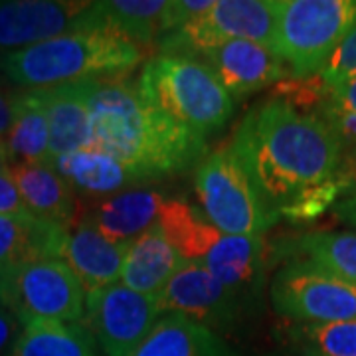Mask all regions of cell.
Masks as SVG:
<instances>
[{
	"mask_svg": "<svg viewBox=\"0 0 356 356\" xmlns=\"http://www.w3.org/2000/svg\"><path fill=\"white\" fill-rule=\"evenodd\" d=\"M343 143L315 113L269 97L242 119L232 151L266 208L280 218L307 192L339 177Z\"/></svg>",
	"mask_w": 356,
	"mask_h": 356,
	"instance_id": "1",
	"label": "cell"
},
{
	"mask_svg": "<svg viewBox=\"0 0 356 356\" xmlns=\"http://www.w3.org/2000/svg\"><path fill=\"white\" fill-rule=\"evenodd\" d=\"M89 115V149L111 156L135 182L177 177L206 156V137L153 107L123 77L93 81Z\"/></svg>",
	"mask_w": 356,
	"mask_h": 356,
	"instance_id": "2",
	"label": "cell"
},
{
	"mask_svg": "<svg viewBox=\"0 0 356 356\" xmlns=\"http://www.w3.org/2000/svg\"><path fill=\"white\" fill-rule=\"evenodd\" d=\"M147 50L102 30H79L0 56L2 74L26 89H50L123 76L145 60Z\"/></svg>",
	"mask_w": 356,
	"mask_h": 356,
	"instance_id": "3",
	"label": "cell"
},
{
	"mask_svg": "<svg viewBox=\"0 0 356 356\" xmlns=\"http://www.w3.org/2000/svg\"><path fill=\"white\" fill-rule=\"evenodd\" d=\"M137 86L153 107L202 137L220 131L234 115V97L208 65L192 58L154 56Z\"/></svg>",
	"mask_w": 356,
	"mask_h": 356,
	"instance_id": "4",
	"label": "cell"
},
{
	"mask_svg": "<svg viewBox=\"0 0 356 356\" xmlns=\"http://www.w3.org/2000/svg\"><path fill=\"white\" fill-rule=\"evenodd\" d=\"M355 26L356 0H277L271 50L291 77H315Z\"/></svg>",
	"mask_w": 356,
	"mask_h": 356,
	"instance_id": "5",
	"label": "cell"
},
{
	"mask_svg": "<svg viewBox=\"0 0 356 356\" xmlns=\"http://www.w3.org/2000/svg\"><path fill=\"white\" fill-rule=\"evenodd\" d=\"M194 191L204 216L224 236L261 238L277 222L255 192L232 145L204 156L194 172Z\"/></svg>",
	"mask_w": 356,
	"mask_h": 356,
	"instance_id": "6",
	"label": "cell"
},
{
	"mask_svg": "<svg viewBox=\"0 0 356 356\" xmlns=\"http://www.w3.org/2000/svg\"><path fill=\"white\" fill-rule=\"evenodd\" d=\"M0 301L22 323H81L86 289L62 259H38L0 277Z\"/></svg>",
	"mask_w": 356,
	"mask_h": 356,
	"instance_id": "7",
	"label": "cell"
},
{
	"mask_svg": "<svg viewBox=\"0 0 356 356\" xmlns=\"http://www.w3.org/2000/svg\"><path fill=\"white\" fill-rule=\"evenodd\" d=\"M277 0H214L200 16L159 40L161 54L192 58L232 40L269 46L275 34Z\"/></svg>",
	"mask_w": 356,
	"mask_h": 356,
	"instance_id": "8",
	"label": "cell"
},
{
	"mask_svg": "<svg viewBox=\"0 0 356 356\" xmlns=\"http://www.w3.org/2000/svg\"><path fill=\"white\" fill-rule=\"evenodd\" d=\"M269 299L277 315L299 325L356 318V283L309 259L281 267L271 281Z\"/></svg>",
	"mask_w": 356,
	"mask_h": 356,
	"instance_id": "9",
	"label": "cell"
},
{
	"mask_svg": "<svg viewBox=\"0 0 356 356\" xmlns=\"http://www.w3.org/2000/svg\"><path fill=\"white\" fill-rule=\"evenodd\" d=\"M161 315L159 297L115 283L86 295L81 325L91 332L103 356H129L153 331Z\"/></svg>",
	"mask_w": 356,
	"mask_h": 356,
	"instance_id": "10",
	"label": "cell"
},
{
	"mask_svg": "<svg viewBox=\"0 0 356 356\" xmlns=\"http://www.w3.org/2000/svg\"><path fill=\"white\" fill-rule=\"evenodd\" d=\"M159 301L163 315L177 313L214 332L236 327L245 309L202 261H182L159 295Z\"/></svg>",
	"mask_w": 356,
	"mask_h": 356,
	"instance_id": "11",
	"label": "cell"
},
{
	"mask_svg": "<svg viewBox=\"0 0 356 356\" xmlns=\"http://www.w3.org/2000/svg\"><path fill=\"white\" fill-rule=\"evenodd\" d=\"M88 6L74 0H0V50H24L77 32Z\"/></svg>",
	"mask_w": 356,
	"mask_h": 356,
	"instance_id": "12",
	"label": "cell"
},
{
	"mask_svg": "<svg viewBox=\"0 0 356 356\" xmlns=\"http://www.w3.org/2000/svg\"><path fill=\"white\" fill-rule=\"evenodd\" d=\"M196 60L214 72L218 81L234 99H242L259 89L280 83L289 76L280 56L269 46L248 40L220 44L200 54Z\"/></svg>",
	"mask_w": 356,
	"mask_h": 356,
	"instance_id": "13",
	"label": "cell"
},
{
	"mask_svg": "<svg viewBox=\"0 0 356 356\" xmlns=\"http://www.w3.org/2000/svg\"><path fill=\"white\" fill-rule=\"evenodd\" d=\"M127 248L129 243L109 242L89 220L79 214L76 224L65 228L60 259L76 273L88 295L121 280Z\"/></svg>",
	"mask_w": 356,
	"mask_h": 356,
	"instance_id": "14",
	"label": "cell"
},
{
	"mask_svg": "<svg viewBox=\"0 0 356 356\" xmlns=\"http://www.w3.org/2000/svg\"><path fill=\"white\" fill-rule=\"evenodd\" d=\"M170 0H103L89 2L79 18V30H102L149 46L170 32L168 26Z\"/></svg>",
	"mask_w": 356,
	"mask_h": 356,
	"instance_id": "15",
	"label": "cell"
},
{
	"mask_svg": "<svg viewBox=\"0 0 356 356\" xmlns=\"http://www.w3.org/2000/svg\"><path fill=\"white\" fill-rule=\"evenodd\" d=\"M95 79L76 81L60 88L36 89L50 125V163L58 156L89 149L91 115L89 95Z\"/></svg>",
	"mask_w": 356,
	"mask_h": 356,
	"instance_id": "16",
	"label": "cell"
},
{
	"mask_svg": "<svg viewBox=\"0 0 356 356\" xmlns=\"http://www.w3.org/2000/svg\"><path fill=\"white\" fill-rule=\"evenodd\" d=\"M165 200L159 191L133 186L102 198L88 208L81 206V216L89 220L109 242L131 243L159 222Z\"/></svg>",
	"mask_w": 356,
	"mask_h": 356,
	"instance_id": "17",
	"label": "cell"
},
{
	"mask_svg": "<svg viewBox=\"0 0 356 356\" xmlns=\"http://www.w3.org/2000/svg\"><path fill=\"white\" fill-rule=\"evenodd\" d=\"M202 264L232 295L252 307L264 287V240L259 236H222Z\"/></svg>",
	"mask_w": 356,
	"mask_h": 356,
	"instance_id": "18",
	"label": "cell"
},
{
	"mask_svg": "<svg viewBox=\"0 0 356 356\" xmlns=\"http://www.w3.org/2000/svg\"><path fill=\"white\" fill-rule=\"evenodd\" d=\"M16 188L32 216L62 228L76 224L81 214V202L76 191L51 165H13L10 166Z\"/></svg>",
	"mask_w": 356,
	"mask_h": 356,
	"instance_id": "19",
	"label": "cell"
},
{
	"mask_svg": "<svg viewBox=\"0 0 356 356\" xmlns=\"http://www.w3.org/2000/svg\"><path fill=\"white\" fill-rule=\"evenodd\" d=\"M184 259L168 243L159 224L129 243L121 283L131 291L159 297Z\"/></svg>",
	"mask_w": 356,
	"mask_h": 356,
	"instance_id": "20",
	"label": "cell"
},
{
	"mask_svg": "<svg viewBox=\"0 0 356 356\" xmlns=\"http://www.w3.org/2000/svg\"><path fill=\"white\" fill-rule=\"evenodd\" d=\"M64 234L65 228L32 214L0 216V277L30 261L60 259Z\"/></svg>",
	"mask_w": 356,
	"mask_h": 356,
	"instance_id": "21",
	"label": "cell"
},
{
	"mask_svg": "<svg viewBox=\"0 0 356 356\" xmlns=\"http://www.w3.org/2000/svg\"><path fill=\"white\" fill-rule=\"evenodd\" d=\"M129 356H238L218 332L191 318L165 313Z\"/></svg>",
	"mask_w": 356,
	"mask_h": 356,
	"instance_id": "22",
	"label": "cell"
},
{
	"mask_svg": "<svg viewBox=\"0 0 356 356\" xmlns=\"http://www.w3.org/2000/svg\"><path fill=\"white\" fill-rule=\"evenodd\" d=\"M13 165H50V125L36 89L13 95V125L6 139Z\"/></svg>",
	"mask_w": 356,
	"mask_h": 356,
	"instance_id": "23",
	"label": "cell"
},
{
	"mask_svg": "<svg viewBox=\"0 0 356 356\" xmlns=\"http://www.w3.org/2000/svg\"><path fill=\"white\" fill-rule=\"evenodd\" d=\"M50 165L74 191L89 198H107L135 186V180L123 166L95 149L58 156Z\"/></svg>",
	"mask_w": 356,
	"mask_h": 356,
	"instance_id": "24",
	"label": "cell"
},
{
	"mask_svg": "<svg viewBox=\"0 0 356 356\" xmlns=\"http://www.w3.org/2000/svg\"><path fill=\"white\" fill-rule=\"evenodd\" d=\"M156 224L184 261H202L214 243L224 236L204 216V212L178 198H166Z\"/></svg>",
	"mask_w": 356,
	"mask_h": 356,
	"instance_id": "25",
	"label": "cell"
},
{
	"mask_svg": "<svg viewBox=\"0 0 356 356\" xmlns=\"http://www.w3.org/2000/svg\"><path fill=\"white\" fill-rule=\"evenodd\" d=\"M10 356H102L81 323L36 321L22 327Z\"/></svg>",
	"mask_w": 356,
	"mask_h": 356,
	"instance_id": "26",
	"label": "cell"
},
{
	"mask_svg": "<svg viewBox=\"0 0 356 356\" xmlns=\"http://www.w3.org/2000/svg\"><path fill=\"white\" fill-rule=\"evenodd\" d=\"M297 245L309 261L329 269L343 280L356 283L355 232H315L303 236Z\"/></svg>",
	"mask_w": 356,
	"mask_h": 356,
	"instance_id": "27",
	"label": "cell"
},
{
	"mask_svg": "<svg viewBox=\"0 0 356 356\" xmlns=\"http://www.w3.org/2000/svg\"><path fill=\"white\" fill-rule=\"evenodd\" d=\"M289 334L293 348L307 356H356V318L295 325Z\"/></svg>",
	"mask_w": 356,
	"mask_h": 356,
	"instance_id": "28",
	"label": "cell"
},
{
	"mask_svg": "<svg viewBox=\"0 0 356 356\" xmlns=\"http://www.w3.org/2000/svg\"><path fill=\"white\" fill-rule=\"evenodd\" d=\"M318 77L325 83V88L329 89L356 77V26L339 46V50L332 54Z\"/></svg>",
	"mask_w": 356,
	"mask_h": 356,
	"instance_id": "29",
	"label": "cell"
},
{
	"mask_svg": "<svg viewBox=\"0 0 356 356\" xmlns=\"http://www.w3.org/2000/svg\"><path fill=\"white\" fill-rule=\"evenodd\" d=\"M317 115L332 129V133L339 137L343 147L344 145L356 147V111L331 99L329 89H327V95L321 103V107L317 109Z\"/></svg>",
	"mask_w": 356,
	"mask_h": 356,
	"instance_id": "30",
	"label": "cell"
},
{
	"mask_svg": "<svg viewBox=\"0 0 356 356\" xmlns=\"http://www.w3.org/2000/svg\"><path fill=\"white\" fill-rule=\"evenodd\" d=\"M22 214H30V212L22 202V196L8 170L6 175H0V216H22Z\"/></svg>",
	"mask_w": 356,
	"mask_h": 356,
	"instance_id": "31",
	"label": "cell"
},
{
	"mask_svg": "<svg viewBox=\"0 0 356 356\" xmlns=\"http://www.w3.org/2000/svg\"><path fill=\"white\" fill-rule=\"evenodd\" d=\"M20 332H22V323L0 301V356H10Z\"/></svg>",
	"mask_w": 356,
	"mask_h": 356,
	"instance_id": "32",
	"label": "cell"
},
{
	"mask_svg": "<svg viewBox=\"0 0 356 356\" xmlns=\"http://www.w3.org/2000/svg\"><path fill=\"white\" fill-rule=\"evenodd\" d=\"M329 95H331V99H334L337 103H341L344 107L356 111V77L344 81V83L337 86V88H331L329 89Z\"/></svg>",
	"mask_w": 356,
	"mask_h": 356,
	"instance_id": "33",
	"label": "cell"
},
{
	"mask_svg": "<svg viewBox=\"0 0 356 356\" xmlns=\"http://www.w3.org/2000/svg\"><path fill=\"white\" fill-rule=\"evenodd\" d=\"M13 125V97L0 91V147L6 149V139Z\"/></svg>",
	"mask_w": 356,
	"mask_h": 356,
	"instance_id": "34",
	"label": "cell"
},
{
	"mask_svg": "<svg viewBox=\"0 0 356 356\" xmlns=\"http://www.w3.org/2000/svg\"><path fill=\"white\" fill-rule=\"evenodd\" d=\"M339 212H341V216H343L348 224H353L356 228V192L350 198H346V200L341 204Z\"/></svg>",
	"mask_w": 356,
	"mask_h": 356,
	"instance_id": "35",
	"label": "cell"
},
{
	"mask_svg": "<svg viewBox=\"0 0 356 356\" xmlns=\"http://www.w3.org/2000/svg\"><path fill=\"white\" fill-rule=\"evenodd\" d=\"M10 170V161H8V154H6V149L0 147V175H6Z\"/></svg>",
	"mask_w": 356,
	"mask_h": 356,
	"instance_id": "36",
	"label": "cell"
},
{
	"mask_svg": "<svg viewBox=\"0 0 356 356\" xmlns=\"http://www.w3.org/2000/svg\"><path fill=\"white\" fill-rule=\"evenodd\" d=\"M261 356H307V355H303V353H299V350L291 348V350H277V353H267V355H261Z\"/></svg>",
	"mask_w": 356,
	"mask_h": 356,
	"instance_id": "37",
	"label": "cell"
},
{
	"mask_svg": "<svg viewBox=\"0 0 356 356\" xmlns=\"http://www.w3.org/2000/svg\"><path fill=\"white\" fill-rule=\"evenodd\" d=\"M355 170H356V151H355Z\"/></svg>",
	"mask_w": 356,
	"mask_h": 356,
	"instance_id": "38",
	"label": "cell"
}]
</instances>
